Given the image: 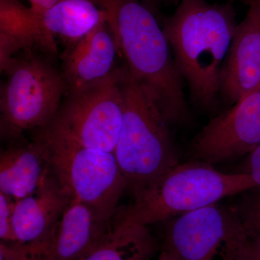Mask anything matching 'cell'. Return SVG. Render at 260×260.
I'll use <instances>...</instances> for the list:
<instances>
[{
  "mask_svg": "<svg viewBox=\"0 0 260 260\" xmlns=\"http://www.w3.org/2000/svg\"><path fill=\"white\" fill-rule=\"evenodd\" d=\"M120 85L124 111L114 153L126 189L135 197L179 164V154L158 106L125 64Z\"/></svg>",
  "mask_w": 260,
  "mask_h": 260,
  "instance_id": "obj_3",
  "label": "cell"
},
{
  "mask_svg": "<svg viewBox=\"0 0 260 260\" xmlns=\"http://www.w3.org/2000/svg\"><path fill=\"white\" fill-rule=\"evenodd\" d=\"M7 74L0 99L2 138L15 140L24 132L49 125L68 90L62 75L47 61L32 56L17 59Z\"/></svg>",
  "mask_w": 260,
  "mask_h": 260,
  "instance_id": "obj_6",
  "label": "cell"
},
{
  "mask_svg": "<svg viewBox=\"0 0 260 260\" xmlns=\"http://www.w3.org/2000/svg\"><path fill=\"white\" fill-rule=\"evenodd\" d=\"M145 7H146L155 16L162 22L164 17L160 10L162 6H177L180 0H140Z\"/></svg>",
  "mask_w": 260,
  "mask_h": 260,
  "instance_id": "obj_22",
  "label": "cell"
},
{
  "mask_svg": "<svg viewBox=\"0 0 260 260\" xmlns=\"http://www.w3.org/2000/svg\"><path fill=\"white\" fill-rule=\"evenodd\" d=\"M51 172L47 145L37 134L31 143L2 152L0 192L17 201L37 190Z\"/></svg>",
  "mask_w": 260,
  "mask_h": 260,
  "instance_id": "obj_15",
  "label": "cell"
},
{
  "mask_svg": "<svg viewBox=\"0 0 260 260\" xmlns=\"http://www.w3.org/2000/svg\"><path fill=\"white\" fill-rule=\"evenodd\" d=\"M158 260H179L176 256L173 255L172 253L169 251L161 249L160 255H159Z\"/></svg>",
  "mask_w": 260,
  "mask_h": 260,
  "instance_id": "obj_25",
  "label": "cell"
},
{
  "mask_svg": "<svg viewBox=\"0 0 260 260\" xmlns=\"http://www.w3.org/2000/svg\"><path fill=\"white\" fill-rule=\"evenodd\" d=\"M30 8L38 13H42L44 10L56 4L59 0H28Z\"/></svg>",
  "mask_w": 260,
  "mask_h": 260,
  "instance_id": "obj_23",
  "label": "cell"
},
{
  "mask_svg": "<svg viewBox=\"0 0 260 260\" xmlns=\"http://www.w3.org/2000/svg\"><path fill=\"white\" fill-rule=\"evenodd\" d=\"M42 48L56 53L55 39L44 30L37 12L19 0H0V70L8 73L20 50Z\"/></svg>",
  "mask_w": 260,
  "mask_h": 260,
  "instance_id": "obj_14",
  "label": "cell"
},
{
  "mask_svg": "<svg viewBox=\"0 0 260 260\" xmlns=\"http://www.w3.org/2000/svg\"><path fill=\"white\" fill-rule=\"evenodd\" d=\"M38 15L50 37L60 38L73 47L107 21L105 12L92 0H59Z\"/></svg>",
  "mask_w": 260,
  "mask_h": 260,
  "instance_id": "obj_16",
  "label": "cell"
},
{
  "mask_svg": "<svg viewBox=\"0 0 260 260\" xmlns=\"http://www.w3.org/2000/svg\"><path fill=\"white\" fill-rule=\"evenodd\" d=\"M251 246L249 260H260V234L251 235Z\"/></svg>",
  "mask_w": 260,
  "mask_h": 260,
  "instance_id": "obj_24",
  "label": "cell"
},
{
  "mask_svg": "<svg viewBox=\"0 0 260 260\" xmlns=\"http://www.w3.org/2000/svg\"><path fill=\"white\" fill-rule=\"evenodd\" d=\"M251 240L237 210L215 203L169 220L162 249L179 260H249Z\"/></svg>",
  "mask_w": 260,
  "mask_h": 260,
  "instance_id": "obj_7",
  "label": "cell"
},
{
  "mask_svg": "<svg viewBox=\"0 0 260 260\" xmlns=\"http://www.w3.org/2000/svg\"><path fill=\"white\" fill-rule=\"evenodd\" d=\"M15 200L0 192V238L2 242H15L13 229Z\"/></svg>",
  "mask_w": 260,
  "mask_h": 260,
  "instance_id": "obj_20",
  "label": "cell"
},
{
  "mask_svg": "<svg viewBox=\"0 0 260 260\" xmlns=\"http://www.w3.org/2000/svg\"><path fill=\"white\" fill-rule=\"evenodd\" d=\"M38 134L47 145L51 171L65 189L103 220L112 221L126 189L114 153L85 146L51 125Z\"/></svg>",
  "mask_w": 260,
  "mask_h": 260,
  "instance_id": "obj_5",
  "label": "cell"
},
{
  "mask_svg": "<svg viewBox=\"0 0 260 260\" xmlns=\"http://www.w3.org/2000/svg\"><path fill=\"white\" fill-rule=\"evenodd\" d=\"M105 12L118 54L153 98L169 125L184 126L191 113L172 48L158 19L140 0H92Z\"/></svg>",
  "mask_w": 260,
  "mask_h": 260,
  "instance_id": "obj_1",
  "label": "cell"
},
{
  "mask_svg": "<svg viewBox=\"0 0 260 260\" xmlns=\"http://www.w3.org/2000/svg\"><path fill=\"white\" fill-rule=\"evenodd\" d=\"M105 239L80 260H150L158 251L148 226L118 223Z\"/></svg>",
  "mask_w": 260,
  "mask_h": 260,
  "instance_id": "obj_17",
  "label": "cell"
},
{
  "mask_svg": "<svg viewBox=\"0 0 260 260\" xmlns=\"http://www.w3.org/2000/svg\"><path fill=\"white\" fill-rule=\"evenodd\" d=\"M249 5L238 24L220 74V96L232 107L260 88V2L240 0Z\"/></svg>",
  "mask_w": 260,
  "mask_h": 260,
  "instance_id": "obj_10",
  "label": "cell"
},
{
  "mask_svg": "<svg viewBox=\"0 0 260 260\" xmlns=\"http://www.w3.org/2000/svg\"><path fill=\"white\" fill-rule=\"evenodd\" d=\"M73 199L51 171L37 190L15 202V242L32 244L50 241L54 228Z\"/></svg>",
  "mask_w": 260,
  "mask_h": 260,
  "instance_id": "obj_11",
  "label": "cell"
},
{
  "mask_svg": "<svg viewBox=\"0 0 260 260\" xmlns=\"http://www.w3.org/2000/svg\"><path fill=\"white\" fill-rule=\"evenodd\" d=\"M258 1H259V2H260V0H258Z\"/></svg>",
  "mask_w": 260,
  "mask_h": 260,
  "instance_id": "obj_26",
  "label": "cell"
},
{
  "mask_svg": "<svg viewBox=\"0 0 260 260\" xmlns=\"http://www.w3.org/2000/svg\"><path fill=\"white\" fill-rule=\"evenodd\" d=\"M253 189L244 174L218 172L199 160L179 164L135 196L129 206L118 208L112 220L148 226Z\"/></svg>",
  "mask_w": 260,
  "mask_h": 260,
  "instance_id": "obj_4",
  "label": "cell"
},
{
  "mask_svg": "<svg viewBox=\"0 0 260 260\" xmlns=\"http://www.w3.org/2000/svg\"><path fill=\"white\" fill-rule=\"evenodd\" d=\"M118 54L107 22L73 46L65 57L63 78L70 93L97 83L114 71Z\"/></svg>",
  "mask_w": 260,
  "mask_h": 260,
  "instance_id": "obj_12",
  "label": "cell"
},
{
  "mask_svg": "<svg viewBox=\"0 0 260 260\" xmlns=\"http://www.w3.org/2000/svg\"><path fill=\"white\" fill-rule=\"evenodd\" d=\"M260 144V88L210 119L191 140L193 160L214 164L246 156Z\"/></svg>",
  "mask_w": 260,
  "mask_h": 260,
  "instance_id": "obj_9",
  "label": "cell"
},
{
  "mask_svg": "<svg viewBox=\"0 0 260 260\" xmlns=\"http://www.w3.org/2000/svg\"><path fill=\"white\" fill-rule=\"evenodd\" d=\"M237 173L249 177L253 189L260 190V144L246 155Z\"/></svg>",
  "mask_w": 260,
  "mask_h": 260,
  "instance_id": "obj_21",
  "label": "cell"
},
{
  "mask_svg": "<svg viewBox=\"0 0 260 260\" xmlns=\"http://www.w3.org/2000/svg\"><path fill=\"white\" fill-rule=\"evenodd\" d=\"M120 68L70 93L49 125L89 148L114 153L122 124Z\"/></svg>",
  "mask_w": 260,
  "mask_h": 260,
  "instance_id": "obj_8",
  "label": "cell"
},
{
  "mask_svg": "<svg viewBox=\"0 0 260 260\" xmlns=\"http://www.w3.org/2000/svg\"><path fill=\"white\" fill-rule=\"evenodd\" d=\"M162 23L191 102L203 112H215L220 102L222 65L238 25L234 0L214 4L180 0Z\"/></svg>",
  "mask_w": 260,
  "mask_h": 260,
  "instance_id": "obj_2",
  "label": "cell"
},
{
  "mask_svg": "<svg viewBox=\"0 0 260 260\" xmlns=\"http://www.w3.org/2000/svg\"><path fill=\"white\" fill-rule=\"evenodd\" d=\"M112 221L73 199L54 228L48 260H80L105 239Z\"/></svg>",
  "mask_w": 260,
  "mask_h": 260,
  "instance_id": "obj_13",
  "label": "cell"
},
{
  "mask_svg": "<svg viewBox=\"0 0 260 260\" xmlns=\"http://www.w3.org/2000/svg\"><path fill=\"white\" fill-rule=\"evenodd\" d=\"M0 260H46V249L37 243L1 242Z\"/></svg>",
  "mask_w": 260,
  "mask_h": 260,
  "instance_id": "obj_19",
  "label": "cell"
},
{
  "mask_svg": "<svg viewBox=\"0 0 260 260\" xmlns=\"http://www.w3.org/2000/svg\"><path fill=\"white\" fill-rule=\"evenodd\" d=\"M234 208L239 212L251 236L260 234V190L251 189L243 193Z\"/></svg>",
  "mask_w": 260,
  "mask_h": 260,
  "instance_id": "obj_18",
  "label": "cell"
}]
</instances>
